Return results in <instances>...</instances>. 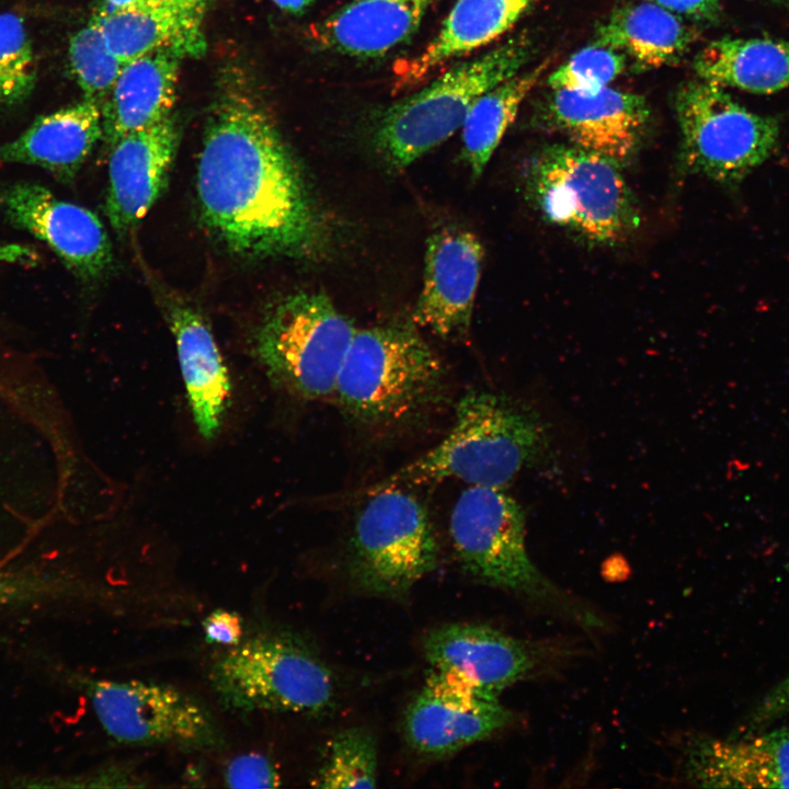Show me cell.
<instances>
[{
    "instance_id": "6da1fadb",
    "label": "cell",
    "mask_w": 789,
    "mask_h": 789,
    "mask_svg": "<svg viewBox=\"0 0 789 789\" xmlns=\"http://www.w3.org/2000/svg\"><path fill=\"white\" fill-rule=\"evenodd\" d=\"M196 191L204 226L240 256L308 259L325 244L305 174L241 70L228 69L219 80Z\"/></svg>"
},
{
    "instance_id": "7a4b0ae2",
    "label": "cell",
    "mask_w": 789,
    "mask_h": 789,
    "mask_svg": "<svg viewBox=\"0 0 789 789\" xmlns=\"http://www.w3.org/2000/svg\"><path fill=\"white\" fill-rule=\"evenodd\" d=\"M544 420L525 403L471 389L456 404L455 420L435 446L364 491L456 479L504 488L548 445Z\"/></svg>"
},
{
    "instance_id": "3957f363",
    "label": "cell",
    "mask_w": 789,
    "mask_h": 789,
    "mask_svg": "<svg viewBox=\"0 0 789 789\" xmlns=\"http://www.w3.org/2000/svg\"><path fill=\"white\" fill-rule=\"evenodd\" d=\"M442 361L414 324L356 329L333 397L343 414L368 428L409 424L445 395Z\"/></svg>"
},
{
    "instance_id": "277c9868",
    "label": "cell",
    "mask_w": 789,
    "mask_h": 789,
    "mask_svg": "<svg viewBox=\"0 0 789 789\" xmlns=\"http://www.w3.org/2000/svg\"><path fill=\"white\" fill-rule=\"evenodd\" d=\"M453 548L474 580L513 592L581 626L597 628L594 611L548 580L526 548L525 515L503 488L469 485L449 519Z\"/></svg>"
},
{
    "instance_id": "5b68a950",
    "label": "cell",
    "mask_w": 789,
    "mask_h": 789,
    "mask_svg": "<svg viewBox=\"0 0 789 789\" xmlns=\"http://www.w3.org/2000/svg\"><path fill=\"white\" fill-rule=\"evenodd\" d=\"M617 161L572 144L542 148L528 161L524 193L549 224L591 244L614 245L639 227L636 198Z\"/></svg>"
},
{
    "instance_id": "8992f818",
    "label": "cell",
    "mask_w": 789,
    "mask_h": 789,
    "mask_svg": "<svg viewBox=\"0 0 789 789\" xmlns=\"http://www.w3.org/2000/svg\"><path fill=\"white\" fill-rule=\"evenodd\" d=\"M531 45L515 37L453 66L379 117L373 141L392 169H404L461 128L473 102L516 75L528 60Z\"/></svg>"
},
{
    "instance_id": "52a82bcc",
    "label": "cell",
    "mask_w": 789,
    "mask_h": 789,
    "mask_svg": "<svg viewBox=\"0 0 789 789\" xmlns=\"http://www.w3.org/2000/svg\"><path fill=\"white\" fill-rule=\"evenodd\" d=\"M353 322L323 293L290 294L267 309L254 333V355L271 381L308 400L333 396L354 338Z\"/></svg>"
},
{
    "instance_id": "ba28073f",
    "label": "cell",
    "mask_w": 789,
    "mask_h": 789,
    "mask_svg": "<svg viewBox=\"0 0 789 789\" xmlns=\"http://www.w3.org/2000/svg\"><path fill=\"white\" fill-rule=\"evenodd\" d=\"M209 682L220 704L238 712L318 713L334 698L327 665L290 636L263 632L229 647Z\"/></svg>"
},
{
    "instance_id": "9c48e42d",
    "label": "cell",
    "mask_w": 789,
    "mask_h": 789,
    "mask_svg": "<svg viewBox=\"0 0 789 789\" xmlns=\"http://www.w3.org/2000/svg\"><path fill=\"white\" fill-rule=\"evenodd\" d=\"M684 170L735 191L779 146L780 124L735 101L722 87L696 79L676 92Z\"/></svg>"
},
{
    "instance_id": "30bf717a",
    "label": "cell",
    "mask_w": 789,
    "mask_h": 789,
    "mask_svg": "<svg viewBox=\"0 0 789 789\" xmlns=\"http://www.w3.org/2000/svg\"><path fill=\"white\" fill-rule=\"evenodd\" d=\"M348 545V569L365 592L387 598L405 596L432 572L438 542L424 503L404 487L365 492Z\"/></svg>"
},
{
    "instance_id": "8fae6325",
    "label": "cell",
    "mask_w": 789,
    "mask_h": 789,
    "mask_svg": "<svg viewBox=\"0 0 789 789\" xmlns=\"http://www.w3.org/2000/svg\"><path fill=\"white\" fill-rule=\"evenodd\" d=\"M87 693L100 724L118 743L199 751L225 745L211 711L173 686L139 679H96L88 683Z\"/></svg>"
},
{
    "instance_id": "7c38bea8",
    "label": "cell",
    "mask_w": 789,
    "mask_h": 789,
    "mask_svg": "<svg viewBox=\"0 0 789 789\" xmlns=\"http://www.w3.org/2000/svg\"><path fill=\"white\" fill-rule=\"evenodd\" d=\"M512 720L499 695L432 668L405 709L403 731L415 752L442 757L493 735Z\"/></svg>"
},
{
    "instance_id": "4fadbf2b",
    "label": "cell",
    "mask_w": 789,
    "mask_h": 789,
    "mask_svg": "<svg viewBox=\"0 0 789 789\" xmlns=\"http://www.w3.org/2000/svg\"><path fill=\"white\" fill-rule=\"evenodd\" d=\"M0 211L12 227L45 243L80 279H98L112 265V243L100 218L39 183L1 187Z\"/></svg>"
},
{
    "instance_id": "5bb4252c",
    "label": "cell",
    "mask_w": 789,
    "mask_h": 789,
    "mask_svg": "<svg viewBox=\"0 0 789 789\" xmlns=\"http://www.w3.org/2000/svg\"><path fill=\"white\" fill-rule=\"evenodd\" d=\"M549 649L474 624L444 625L423 640L424 655L433 670L496 695L545 666Z\"/></svg>"
},
{
    "instance_id": "9a60e30c",
    "label": "cell",
    "mask_w": 789,
    "mask_h": 789,
    "mask_svg": "<svg viewBox=\"0 0 789 789\" xmlns=\"http://www.w3.org/2000/svg\"><path fill=\"white\" fill-rule=\"evenodd\" d=\"M541 121L572 145L624 165L637 153L650 118L647 100L605 87L595 92L552 90Z\"/></svg>"
},
{
    "instance_id": "2e32d148",
    "label": "cell",
    "mask_w": 789,
    "mask_h": 789,
    "mask_svg": "<svg viewBox=\"0 0 789 789\" xmlns=\"http://www.w3.org/2000/svg\"><path fill=\"white\" fill-rule=\"evenodd\" d=\"M484 249L470 231L444 228L427 240L423 286L413 323L443 339L468 333Z\"/></svg>"
},
{
    "instance_id": "e0dca14e",
    "label": "cell",
    "mask_w": 789,
    "mask_h": 789,
    "mask_svg": "<svg viewBox=\"0 0 789 789\" xmlns=\"http://www.w3.org/2000/svg\"><path fill=\"white\" fill-rule=\"evenodd\" d=\"M179 140L171 114L110 147L105 214L119 236L136 228L163 193Z\"/></svg>"
},
{
    "instance_id": "ac0fdd59",
    "label": "cell",
    "mask_w": 789,
    "mask_h": 789,
    "mask_svg": "<svg viewBox=\"0 0 789 789\" xmlns=\"http://www.w3.org/2000/svg\"><path fill=\"white\" fill-rule=\"evenodd\" d=\"M218 0H159L123 9L102 5L93 19L110 49L124 64L153 50L170 48L184 58L206 48L203 24Z\"/></svg>"
},
{
    "instance_id": "d6986e66",
    "label": "cell",
    "mask_w": 789,
    "mask_h": 789,
    "mask_svg": "<svg viewBox=\"0 0 789 789\" xmlns=\"http://www.w3.org/2000/svg\"><path fill=\"white\" fill-rule=\"evenodd\" d=\"M688 780L712 788H789V729L700 739L687 752Z\"/></svg>"
},
{
    "instance_id": "ffe728a7",
    "label": "cell",
    "mask_w": 789,
    "mask_h": 789,
    "mask_svg": "<svg viewBox=\"0 0 789 789\" xmlns=\"http://www.w3.org/2000/svg\"><path fill=\"white\" fill-rule=\"evenodd\" d=\"M102 137V105L84 98L37 117L15 139L0 145V162L38 167L70 183Z\"/></svg>"
},
{
    "instance_id": "44dd1931",
    "label": "cell",
    "mask_w": 789,
    "mask_h": 789,
    "mask_svg": "<svg viewBox=\"0 0 789 789\" xmlns=\"http://www.w3.org/2000/svg\"><path fill=\"white\" fill-rule=\"evenodd\" d=\"M165 315L175 340L194 423L205 439H213L230 403L227 367L209 325L194 308L172 300Z\"/></svg>"
},
{
    "instance_id": "7402d4cb",
    "label": "cell",
    "mask_w": 789,
    "mask_h": 789,
    "mask_svg": "<svg viewBox=\"0 0 789 789\" xmlns=\"http://www.w3.org/2000/svg\"><path fill=\"white\" fill-rule=\"evenodd\" d=\"M432 0H351L313 26L316 42L328 50L376 58L409 41Z\"/></svg>"
},
{
    "instance_id": "603a6c76",
    "label": "cell",
    "mask_w": 789,
    "mask_h": 789,
    "mask_svg": "<svg viewBox=\"0 0 789 789\" xmlns=\"http://www.w3.org/2000/svg\"><path fill=\"white\" fill-rule=\"evenodd\" d=\"M182 59L176 50L164 48L124 64L102 104L103 137L110 147L172 114Z\"/></svg>"
},
{
    "instance_id": "cb8c5ba5",
    "label": "cell",
    "mask_w": 789,
    "mask_h": 789,
    "mask_svg": "<svg viewBox=\"0 0 789 789\" xmlns=\"http://www.w3.org/2000/svg\"><path fill=\"white\" fill-rule=\"evenodd\" d=\"M533 0H457L437 35L398 76L414 83L447 60L476 50L508 31Z\"/></svg>"
},
{
    "instance_id": "d4e9b609",
    "label": "cell",
    "mask_w": 789,
    "mask_h": 789,
    "mask_svg": "<svg viewBox=\"0 0 789 789\" xmlns=\"http://www.w3.org/2000/svg\"><path fill=\"white\" fill-rule=\"evenodd\" d=\"M694 36L678 15L642 1L613 10L596 28L595 43L622 53L641 68H660L678 62Z\"/></svg>"
},
{
    "instance_id": "484cf974",
    "label": "cell",
    "mask_w": 789,
    "mask_h": 789,
    "mask_svg": "<svg viewBox=\"0 0 789 789\" xmlns=\"http://www.w3.org/2000/svg\"><path fill=\"white\" fill-rule=\"evenodd\" d=\"M693 67L699 79L722 88L774 93L789 87V42L723 37L706 45Z\"/></svg>"
},
{
    "instance_id": "4316f807",
    "label": "cell",
    "mask_w": 789,
    "mask_h": 789,
    "mask_svg": "<svg viewBox=\"0 0 789 789\" xmlns=\"http://www.w3.org/2000/svg\"><path fill=\"white\" fill-rule=\"evenodd\" d=\"M545 61L518 72L480 95L461 126L462 157L473 180L479 179L518 110L548 68Z\"/></svg>"
},
{
    "instance_id": "83f0119b",
    "label": "cell",
    "mask_w": 789,
    "mask_h": 789,
    "mask_svg": "<svg viewBox=\"0 0 789 789\" xmlns=\"http://www.w3.org/2000/svg\"><path fill=\"white\" fill-rule=\"evenodd\" d=\"M377 769L375 737L363 728H348L330 741L311 782L318 788H374Z\"/></svg>"
},
{
    "instance_id": "f1b7e54d",
    "label": "cell",
    "mask_w": 789,
    "mask_h": 789,
    "mask_svg": "<svg viewBox=\"0 0 789 789\" xmlns=\"http://www.w3.org/2000/svg\"><path fill=\"white\" fill-rule=\"evenodd\" d=\"M71 71L84 92V98L101 105L112 91L124 62L110 49L103 32L92 18L88 25L70 39Z\"/></svg>"
},
{
    "instance_id": "f546056e",
    "label": "cell",
    "mask_w": 789,
    "mask_h": 789,
    "mask_svg": "<svg viewBox=\"0 0 789 789\" xmlns=\"http://www.w3.org/2000/svg\"><path fill=\"white\" fill-rule=\"evenodd\" d=\"M36 66L22 20L0 14V111L24 102L32 93Z\"/></svg>"
},
{
    "instance_id": "4dcf8cb0",
    "label": "cell",
    "mask_w": 789,
    "mask_h": 789,
    "mask_svg": "<svg viewBox=\"0 0 789 789\" xmlns=\"http://www.w3.org/2000/svg\"><path fill=\"white\" fill-rule=\"evenodd\" d=\"M627 67V57L594 43L573 54L547 78L552 90L595 92L615 80Z\"/></svg>"
},
{
    "instance_id": "1f68e13d",
    "label": "cell",
    "mask_w": 789,
    "mask_h": 789,
    "mask_svg": "<svg viewBox=\"0 0 789 789\" xmlns=\"http://www.w3.org/2000/svg\"><path fill=\"white\" fill-rule=\"evenodd\" d=\"M224 781L230 788H275L281 784L276 766L264 754L244 753L229 761Z\"/></svg>"
},
{
    "instance_id": "d6a6232c",
    "label": "cell",
    "mask_w": 789,
    "mask_h": 789,
    "mask_svg": "<svg viewBox=\"0 0 789 789\" xmlns=\"http://www.w3.org/2000/svg\"><path fill=\"white\" fill-rule=\"evenodd\" d=\"M205 639L209 643L233 647L241 642L243 622L236 611L218 608L209 613L202 622Z\"/></svg>"
},
{
    "instance_id": "836d02e7",
    "label": "cell",
    "mask_w": 789,
    "mask_h": 789,
    "mask_svg": "<svg viewBox=\"0 0 789 789\" xmlns=\"http://www.w3.org/2000/svg\"><path fill=\"white\" fill-rule=\"evenodd\" d=\"M789 713V675L768 691L746 723V734L758 732L778 718Z\"/></svg>"
},
{
    "instance_id": "e575fe53",
    "label": "cell",
    "mask_w": 789,
    "mask_h": 789,
    "mask_svg": "<svg viewBox=\"0 0 789 789\" xmlns=\"http://www.w3.org/2000/svg\"><path fill=\"white\" fill-rule=\"evenodd\" d=\"M663 9L698 21H714L721 10L719 0H650Z\"/></svg>"
},
{
    "instance_id": "d590c367",
    "label": "cell",
    "mask_w": 789,
    "mask_h": 789,
    "mask_svg": "<svg viewBox=\"0 0 789 789\" xmlns=\"http://www.w3.org/2000/svg\"><path fill=\"white\" fill-rule=\"evenodd\" d=\"M36 590L37 587L32 583V579L18 573L0 571V606L33 596Z\"/></svg>"
},
{
    "instance_id": "8d00e7d4",
    "label": "cell",
    "mask_w": 789,
    "mask_h": 789,
    "mask_svg": "<svg viewBox=\"0 0 789 789\" xmlns=\"http://www.w3.org/2000/svg\"><path fill=\"white\" fill-rule=\"evenodd\" d=\"M38 253L35 249L21 243L0 244V263L35 265Z\"/></svg>"
},
{
    "instance_id": "74e56055",
    "label": "cell",
    "mask_w": 789,
    "mask_h": 789,
    "mask_svg": "<svg viewBox=\"0 0 789 789\" xmlns=\"http://www.w3.org/2000/svg\"><path fill=\"white\" fill-rule=\"evenodd\" d=\"M279 9L291 13L300 14L305 12L313 2V0H272Z\"/></svg>"
},
{
    "instance_id": "f35d334b",
    "label": "cell",
    "mask_w": 789,
    "mask_h": 789,
    "mask_svg": "<svg viewBox=\"0 0 789 789\" xmlns=\"http://www.w3.org/2000/svg\"><path fill=\"white\" fill-rule=\"evenodd\" d=\"M159 0H104V7L108 9H123L134 5L148 4Z\"/></svg>"
},
{
    "instance_id": "ab89813d",
    "label": "cell",
    "mask_w": 789,
    "mask_h": 789,
    "mask_svg": "<svg viewBox=\"0 0 789 789\" xmlns=\"http://www.w3.org/2000/svg\"><path fill=\"white\" fill-rule=\"evenodd\" d=\"M780 1H784V0H780Z\"/></svg>"
}]
</instances>
